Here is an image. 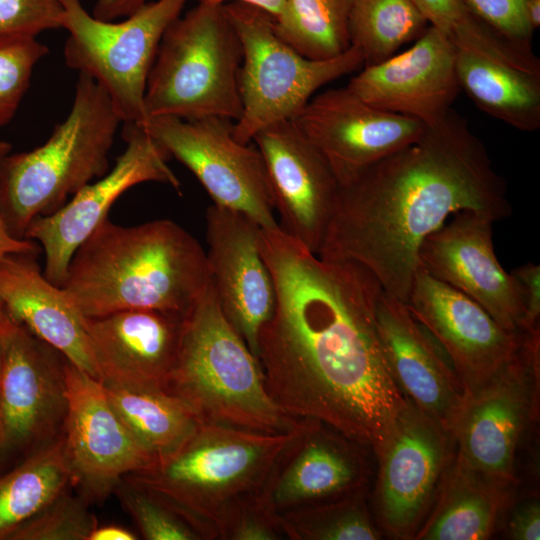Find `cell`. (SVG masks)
<instances>
[{
  "mask_svg": "<svg viewBox=\"0 0 540 540\" xmlns=\"http://www.w3.org/2000/svg\"><path fill=\"white\" fill-rule=\"evenodd\" d=\"M39 245L27 238L14 237L0 217V260L10 254H38Z\"/></svg>",
  "mask_w": 540,
  "mask_h": 540,
  "instance_id": "7bdbcfd3",
  "label": "cell"
},
{
  "mask_svg": "<svg viewBox=\"0 0 540 540\" xmlns=\"http://www.w3.org/2000/svg\"><path fill=\"white\" fill-rule=\"evenodd\" d=\"M260 228L238 211L213 204L206 212V257L219 305L256 358L259 334L276 302Z\"/></svg>",
  "mask_w": 540,
  "mask_h": 540,
  "instance_id": "7402d4cb",
  "label": "cell"
},
{
  "mask_svg": "<svg viewBox=\"0 0 540 540\" xmlns=\"http://www.w3.org/2000/svg\"><path fill=\"white\" fill-rule=\"evenodd\" d=\"M114 494L146 540H203L201 534L155 493L122 478Z\"/></svg>",
  "mask_w": 540,
  "mask_h": 540,
  "instance_id": "d6a6232c",
  "label": "cell"
},
{
  "mask_svg": "<svg viewBox=\"0 0 540 540\" xmlns=\"http://www.w3.org/2000/svg\"><path fill=\"white\" fill-rule=\"evenodd\" d=\"M430 26L447 37L469 13L460 0H411Z\"/></svg>",
  "mask_w": 540,
  "mask_h": 540,
  "instance_id": "f35d334b",
  "label": "cell"
},
{
  "mask_svg": "<svg viewBox=\"0 0 540 540\" xmlns=\"http://www.w3.org/2000/svg\"><path fill=\"white\" fill-rule=\"evenodd\" d=\"M353 4L354 0H285L273 27L302 56L332 59L352 46L349 23Z\"/></svg>",
  "mask_w": 540,
  "mask_h": 540,
  "instance_id": "f546056e",
  "label": "cell"
},
{
  "mask_svg": "<svg viewBox=\"0 0 540 540\" xmlns=\"http://www.w3.org/2000/svg\"><path fill=\"white\" fill-rule=\"evenodd\" d=\"M104 387L121 421L158 461L176 451L200 424L181 400L164 390Z\"/></svg>",
  "mask_w": 540,
  "mask_h": 540,
  "instance_id": "83f0119b",
  "label": "cell"
},
{
  "mask_svg": "<svg viewBox=\"0 0 540 540\" xmlns=\"http://www.w3.org/2000/svg\"><path fill=\"white\" fill-rule=\"evenodd\" d=\"M36 256L10 254L0 260V299L5 311L59 350L72 364L100 381L86 317L62 286L45 277Z\"/></svg>",
  "mask_w": 540,
  "mask_h": 540,
  "instance_id": "484cf974",
  "label": "cell"
},
{
  "mask_svg": "<svg viewBox=\"0 0 540 540\" xmlns=\"http://www.w3.org/2000/svg\"><path fill=\"white\" fill-rule=\"evenodd\" d=\"M458 212L497 222L512 207L484 144L452 109L417 141L340 185L317 255L361 264L406 303L423 242Z\"/></svg>",
  "mask_w": 540,
  "mask_h": 540,
  "instance_id": "7a4b0ae2",
  "label": "cell"
},
{
  "mask_svg": "<svg viewBox=\"0 0 540 540\" xmlns=\"http://www.w3.org/2000/svg\"><path fill=\"white\" fill-rule=\"evenodd\" d=\"M210 281L206 252L179 224L106 218L74 252L61 286L86 318L135 309L187 316Z\"/></svg>",
  "mask_w": 540,
  "mask_h": 540,
  "instance_id": "3957f363",
  "label": "cell"
},
{
  "mask_svg": "<svg viewBox=\"0 0 540 540\" xmlns=\"http://www.w3.org/2000/svg\"><path fill=\"white\" fill-rule=\"evenodd\" d=\"M429 26L411 0H354L349 30L366 67L394 56Z\"/></svg>",
  "mask_w": 540,
  "mask_h": 540,
  "instance_id": "4dcf8cb0",
  "label": "cell"
},
{
  "mask_svg": "<svg viewBox=\"0 0 540 540\" xmlns=\"http://www.w3.org/2000/svg\"><path fill=\"white\" fill-rule=\"evenodd\" d=\"M512 494L462 469L452 459L435 505L413 539H488L511 504Z\"/></svg>",
  "mask_w": 540,
  "mask_h": 540,
  "instance_id": "4316f807",
  "label": "cell"
},
{
  "mask_svg": "<svg viewBox=\"0 0 540 540\" xmlns=\"http://www.w3.org/2000/svg\"><path fill=\"white\" fill-rule=\"evenodd\" d=\"M367 490L278 515L290 540H379L382 532L367 504Z\"/></svg>",
  "mask_w": 540,
  "mask_h": 540,
  "instance_id": "1f68e13d",
  "label": "cell"
},
{
  "mask_svg": "<svg viewBox=\"0 0 540 540\" xmlns=\"http://www.w3.org/2000/svg\"><path fill=\"white\" fill-rule=\"evenodd\" d=\"M11 151V145L3 140H0V159L10 153Z\"/></svg>",
  "mask_w": 540,
  "mask_h": 540,
  "instance_id": "7dc6e473",
  "label": "cell"
},
{
  "mask_svg": "<svg viewBox=\"0 0 540 540\" xmlns=\"http://www.w3.org/2000/svg\"><path fill=\"white\" fill-rule=\"evenodd\" d=\"M478 20L507 39L532 47L533 31L527 23L525 0H460Z\"/></svg>",
  "mask_w": 540,
  "mask_h": 540,
  "instance_id": "74e56055",
  "label": "cell"
},
{
  "mask_svg": "<svg viewBox=\"0 0 540 540\" xmlns=\"http://www.w3.org/2000/svg\"><path fill=\"white\" fill-rule=\"evenodd\" d=\"M64 451L72 486L89 504L106 499L126 475L158 460L124 425L104 385L70 361Z\"/></svg>",
  "mask_w": 540,
  "mask_h": 540,
  "instance_id": "9a60e30c",
  "label": "cell"
},
{
  "mask_svg": "<svg viewBox=\"0 0 540 540\" xmlns=\"http://www.w3.org/2000/svg\"><path fill=\"white\" fill-rule=\"evenodd\" d=\"M121 122L106 91L79 73L71 109L45 143L0 159V217L14 237L108 172Z\"/></svg>",
  "mask_w": 540,
  "mask_h": 540,
  "instance_id": "5b68a950",
  "label": "cell"
},
{
  "mask_svg": "<svg viewBox=\"0 0 540 540\" xmlns=\"http://www.w3.org/2000/svg\"><path fill=\"white\" fill-rule=\"evenodd\" d=\"M126 147L112 169L84 186L55 212L38 216L24 237L41 246L43 273L61 286L77 248L108 218L114 202L131 187L158 182L180 191L181 182L168 166L170 155L140 126L127 124Z\"/></svg>",
  "mask_w": 540,
  "mask_h": 540,
  "instance_id": "4fadbf2b",
  "label": "cell"
},
{
  "mask_svg": "<svg viewBox=\"0 0 540 540\" xmlns=\"http://www.w3.org/2000/svg\"><path fill=\"white\" fill-rule=\"evenodd\" d=\"M60 0H0V35L37 37L62 27Z\"/></svg>",
  "mask_w": 540,
  "mask_h": 540,
  "instance_id": "8d00e7d4",
  "label": "cell"
},
{
  "mask_svg": "<svg viewBox=\"0 0 540 540\" xmlns=\"http://www.w3.org/2000/svg\"><path fill=\"white\" fill-rule=\"evenodd\" d=\"M298 427L271 434L199 424L176 451L123 478L165 500L203 540H215L219 516L259 492Z\"/></svg>",
  "mask_w": 540,
  "mask_h": 540,
  "instance_id": "8992f818",
  "label": "cell"
},
{
  "mask_svg": "<svg viewBox=\"0 0 540 540\" xmlns=\"http://www.w3.org/2000/svg\"><path fill=\"white\" fill-rule=\"evenodd\" d=\"M148 0H96L92 15L104 21L119 20L134 13Z\"/></svg>",
  "mask_w": 540,
  "mask_h": 540,
  "instance_id": "b9f144b4",
  "label": "cell"
},
{
  "mask_svg": "<svg viewBox=\"0 0 540 540\" xmlns=\"http://www.w3.org/2000/svg\"><path fill=\"white\" fill-rule=\"evenodd\" d=\"M189 0L147 1L122 20L95 18L80 0H60L66 65L94 79L125 124L146 119L147 79L163 34Z\"/></svg>",
  "mask_w": 540,
  "mask_h": 540,
  "instance_id": "30bf717a",
  "label": "cell"
},
{
  "mask_svg": "<svg viewBox=\"0 0 540 540\" xmlns=\"http://www.w3.org/2000/svg\"><path fill=\"white\" fill-rule=\"evenodd\" d=\"M185 317L135 309L86 318L100 382L165 391L177 362Z\"/></svg>",
  "mask_w": 540,
  "mask_h": 540,
  "instance_id": "cb8c5ba5",
  "label": "cell"
},
{
  "mask_svg": "<svg viewBox=\"0 0 540 540\" xmlns=\"http://www.w3.org/2000/svg\"><path fill=\"white\" fill-rule=\"evenodd\" d=\"M376 455L377 521L390 536L413 539L452 462V436L408 401Z\"/></svg>",
  "mask_w": 540,
  "mask_h": 540,
  "instance_id": "5bb4252c",
  "label": "cell"
},
{
  "mask_svg": "<svg viewBox=\"0 0 540 540\" xmlns=\"http://www.w3.org/2000/svg\"><path fill=\"white\" fill-rule=\"evenodd\" d=\"M241 63V42L224 5L197 3L162 36L146 84V118L237 121Z\"/></svg>",
  "mask_w": 540,
  "mask_h": 540,
  "instance_id": "52a82bcc",
  "label": "cell"
},
{
  "mask_svg": "<svg viewBox=\"0 0 540 540\" xmlns=\"http://www.w3.org/2000/svg\"><path fill=\"white\" fill-rule=\"evenodd\" d=\"M524 12L527 23L534 32L540 26V0H525Z\"/></svg>",
  "mask_w": 540,
  "mask_h": 540,
  "instance_id": "bcb514c9",
  "label": "cell"
},
{
  "mask_svg": "<svg viewBox=\"0 0 540 540\" xmlns=\"http://www.w3.org/2000/svg\"><path fill=\"white\" fill-rule=\"evenodd\" d=\"M539 356L536 329L502 368L465 396L450 432L459 467L512 493L517 453L539 410Z\"/></svg>",
  "mask_w": 540,
  "mask_h": 540,
  "instance_id": "9c48e42d",
  "label": "cell"
},
{
  "mask_svg": "<svg viewBox=\"0 0 540 540\" xmlns=\"http://www.w3.org/2000/svg\"><path fill=\"white\" fill-rule=\"evenodd\" d=\"M512 275L519 284L530 330L539 328L540 320V267L533 262L518 266Z\"/></svg>",
  "mask_w": 540,
  "mask_h": 540,
  "instance_id": "ab89813d",
  "label": "cell"
},
{
  "mask_svg": "<svg viewBox=\"0 0 540 540\" xmlns=\"http://www.w3.org/2000/svg\"><path fill=\"white\" fill-rule=\"evenodd\" d=\"M139 537L130 529L117 525H97L89 535L88 540H136Z\"/></svg>",
  "mask_w": 540,
  "mask_h": 540,
  "instance_id": "ee69618b",
  "label": "cell"
},
{
  "mask_svg": "<svg viewBox=\"0 0 540 540\" xmlns=\"http://www.w3.org/2000/svg\"><path fill=\"white\" fill-rule=\"evenodd\" d=\"M2 310H3V303H2V301L0 299V313H1Z\"/></svg>",
  "mask_w": 540,
  "mask_h": 540,
  "instance_id": "681fc988",
  "label": "cell"
},
{
  "mask_svg": "<svg viewBox=\"0 0 540 540\" xmlns=\"http://www.w3.org/2000/svg\"><path fill=\"white\" fill-rule=\"evenodd\" d=\"M2 369H3V359H2V348L0 342V397H1V383H2Z\"/></svg>",
  "mask_w": 540,
  "mask_h": 540,
  "instance_id": "c3c4849f",
  "label": "cell"
},
{
  "mask_svg": "<svg viewBox=\"0 0 540 540\" xmlns=\"http://www.w3.org/2000/svg\"><path fill=\"white\" fill-rule=\"evenodd\" d=\"M224 8L242 46V113L233 123L234 136L242 143L275 123L294 121L320 88L364 65L354 45L332 59H308L276 34L266 12L237 2Z\"/></svg>",
  "mask_w": 540,
  "mask_h": 540,
  "instance_id": "ba28073f",
  "label": "cell"
},
{
  "mask_svg": "<svg viewBox=\"0 0 540 540\" xmlns=\"http://www.w3.org/2000/svg\"><path fill=\"white\" fill-rule=\"evenodd\" d=\"M460 89L489 116L523 132L540 128V59L468 14L448 36Z\"/></svg>",
  "mask_w": 540,
  "mask_h": 540,
  "instance_id": "2e32d148",
  "label": "cell"
},
{
  "mask_svg": "<svg viewBox=\"0 0 540 540\" xmlns=\"http://www.w3.org/2000/svg\"><path fill=\"white\" fill-rule=\"evenodd\" d=\"M197 3L208 4V5H225L228 3H242L258 8L267 14H269L273 19L276 18L283 5L285 0H196Z\"/></svg>",
  "mask_w": 540,
  "mask_h": 540,
  "instance_id": "f6af8a7d",
  "label": "cell"
},
{
  "mask_svg": "<svg viewBox=\"0 0 540 540\" xmlns=\"http://www.w3.org/2000/svg\"><path fill=\"white\" fill-rule=\"evenodd\" d=\"M285 536L278 515L257 494L234 502L215 523V540H281Z\"/></svg>",
  "mask_w": 540,
  "mask_h": 540,
  "instance_id": "d590c367",
  "label": "cell"
},
{
  "mask_svg": "<svg viewBox=\"0 0 540 540\" xmlns=\"http://www.w3.org/2000/svg\"><path fill=\"white\" fill-rule=\"evenodd\" d=\"M293 122L324 156L340 185L417 141L428 128L368 104L347 86L315 94Z\"/></svg>",
  "mask_w": 540,
  "mask_h": 540,
  "instance_id": "e0dca14e",
  "label": "cell"
},
{
  "mask_svg": "<svg viewBox=\"0 0 540 540\" xmlns=\"http://www.w3.org/2000/svg\"><path fill=\"white\" fill-rule=\"evenodd\" d=\"M276 302L258 339L267 389L297 419H314L378 454L408 400L376 324L383 289L354 261L324 260L280 226L260 228Z\"/></svg>",
  "mask_w": 540,
  "mask_h": 540,
  "instance_id": "6da1fadb",
  "label": "cell"
},
{
  "mask_svg": "<svg viewBox=\"0 0 540 540\" xmlns=\"http://www.w3.org/2000/svg\"><path fill=\"white\" fill-rule=\"evenodd\" d=\"M493 223L471 212L456 213L423 242L420 268L471 298L506 330L533 331L519 284L495 254Z\"/></svg>",
  "mask_w": 540,
  "mask_h": 540,
  "instance_id": "ffe728a7",
  "label": "cell"
},
{
  "mask_svg": "<svg viewBox=\"0 0 540 540\" xmlns=\"http://www.w3.org/2000/svg\"><path fill=\"white\" fill-rule=\"evenodd\" d=\"M252 142L265 163L280 228L317 254L340 187L331 167L293 121L261 130Z\"/></svg>",
  "mask_w": 540,
  "mask_h": 540,
  "instance_id": "44dd1931",
  "label": "cell"
},
{
  "mask_svg": "<svg viewBox=\"0 0 540 540\" xmlns=\"http://www.w3.org/2000/svg\"><path fill=\"white\" fill-rule=\"evenodd\" d=\"M376 324L403 395L450 433L466 392L443 349L406 304L384 290L377 302Z\"/></svg>",
  "mask_w": 540,
  "mask_h": 540,
  "instance_id": "d4e9b609",
  "label": "cell"
},
{
  "mask_svg": "<svg viewBox=\"0 0 540 540\" xmlns=\"http://www.w3.org/2000/svg\"><path fill=\"white\" fill-rule=\"evenodd\" d=\"M233 121L148 117L138 125L198 179L214 205L241 212L261 228H275L274 203L263 157L238 141Z\"/></svg>",
  "mask_w": 540,
  "mask_h": 540,
  "instance_id": "7c38bea8",
  "label": "cell"
},
{
  "mask_svg": "<svg viewBox=\"0 0 540 540\" xmlns=\"http://www.w3.org/2000/svg\"><path fill=\"white\" fill-rule=\"evenodd\" d=\"M47 54L36 37L0 35V127L15 115L35 66Z\"/></svg>",
  "mask_w": 540,
  "mask_h": 540,
  "instance_id": "e575fe53",
  "label": "cell"
},
{
  "mask_svg": "<svg viewBox=\"0 0 540 540\" xmlns=\"http://www.w3.org/2000/svg\"><path fill=\"white\" fill-rule=\"evenodd\" d=\"M507 532L514 540L540 539V502L533 496L519 503L507 521Z\"/></svg>",
  "mask_w": 540,
  "mask_h": 540,
  "instance_id": "60d3db41",
  "label": "cell"
},
{
  "mask_svg": "<svg viewBox=\"0 0 540 540\" xmlns=\"http://www.w3.org/2000/svg\"><path fill=\"white\" fill-rule=\"evenodd\" d=\"M347 88L374 107L435 126L452 110L461 91L454 46L429 26L408 50L363 66Z\"/></svg>",
  "mask_w": 540,
  "mask_h": 540,
  "instance_id": "603a6c76",
  "label": "cell"
},
{
  "mask_svg": "<svg viewBox=\"0 0 540 540\" xmlns=\"http://www.w3.org/2000/svg\"><path fill=\"white\" fill-rule=\"evenodd\" d=\"M366 448L317 420L304 418L257 493L279 515L367 490Z\"/></svg>",
  "mask_w": 540,
  "mask_h": 540,
  "instance_id": "ac0fdd59",
  "label": "cell"
},
{
  "mask_svg": "<svg viewBox=\"0 0 540 540\" xmlns=\"http://www.w3.org/2000/svg\"><path fill=\"white\" fill-rule=\"evenodd\" d=\"M72 486L64 439L19 466L0 474V540Z\"/></svg>",
  "mask_w": 540,
  "mask_h": 540,
  "instance_id": "f1b7e54d",
  "label": "cell"
},
{
  "mask_svg": "<svg viewBox=\"0 0 540 540\" xmlns=\"http://www.w3.org/2000/svg\"><path fill=\"white\" fill-rule=\"evenodd\" d=\"M405 304L443 349L466 395L515 355L527 333L506 330L471 298L421 268Z\"/></svg>",
  "mask_w": 540,
  "mask_h": 540,
  "instance_id": "d6986e66",
  "label": "cell"
},
{
  "mask_svg": "<svg viewBox=\"0 0 540 540\" xmlns=\"http://www.w3.org/2000/svg\"><path fill=\"white\" fill-rule=\"evenodd\" d=\"M2 383L0 474L64 439L68 359L49 343L0 313Z\"/></svg>",
  "mask_w": 540,
  "mask_h": 540,
  "instance_id": "8fae6325",
  "label": "cell"
},
{
  "mask_svg": "<svg viewBox=\"0 0 540 540\" xmlns=\"http://www.w3.org/2000/svg\"><path fill=\"white\" fill-rule=\"evenodd\" d=\"M73 488L58 495L42 510L19 526L9 540H88L98 525L89 502Z\"/></svg>",
  "mask_w": 540,
  "mask_h": 540,
  "instance_id": "836d02e7",
  "label": "cell"
},
{
  "mask_svg": "<svg viewBox=\"0 0 540 540\" xmlns=\"http://www.w3.org/2000/svg\"><path fill=\"white\" fill-rule=\"evenodd\" d=\"M165 391L181 400L200 424L277 434L302 422L271 397L258 359L225 317L212 281L185 317Z\"/></svg>",
  "mask_w": 540,
  "mask_h": 540,
  "instance_id": "277c9868",
  "label": "cell"
}]
</instances>
